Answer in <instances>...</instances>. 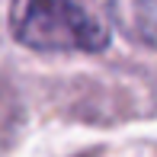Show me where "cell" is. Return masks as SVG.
<instances>
[{
    "label": "cell",
    "mask_w": 157,
    "mask_h": 157,
    "mask_svg": "<svg viewBox=\"0 0 157 157\" xmlns=\"http://www.w3.org/2000/svg\"><path fill=\"white\" fill-rule=\"evenodd\" d=\"M10 29L32 52H103L109 29L77 0H13Z\"/></svg>",
    "instance_id": "6da1fadb"
}]
</instances>
